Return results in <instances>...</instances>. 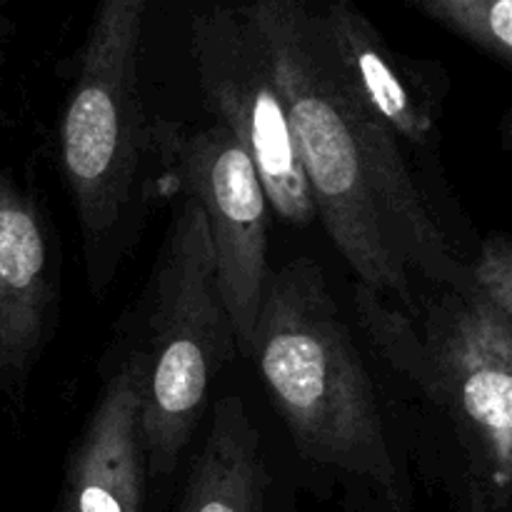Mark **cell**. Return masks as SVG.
<instances>
[{
    "instance_id": "cell-7",
    "label": "cell",
    "mask_w": 512,
    "mask_h": 512,
    "mask_svg": "<svg viewBox=\"0 0 512 512\" xmlns=\"http://www.w3.org/2000/svg\"><path fill=\"white\" fill-rule=\"evenodd\" d=\"M193 55L205 105L250 155L270 210L285 223H313L315 205L295 150L288 105L250 15L238 10L198 15Z\"/></svg>"
},
{
    "instance_id": "cell-4",
    "label": "cell",
    "mask_w": 512,
    "mask_h": 512,
    "mask_svg": "<svg viewBox=\"0 0 512 512\" xmlns=\"http://www.w3.org/2000/svg\"><path fill=\"white\" fill-rule=\"evenodd\" d=\"M150 0H100L60 115L58 150L98 293L120 260L140 203L150 123L140 95V43Z\"/></svg>"
},
{
    "instance_id": "cell-5",
    "label": "cell",
    "mask_w": 512,
    "mask_h": 512,
    "mask_svg": "<svg viewBox=\"0 0 512 512\" xmlns=\"http://www.w3.org/2000/svg\"><path fill=\"white\" fill-rule=\"evenodd\" d=\"M143 425L150 478L173 475L208 405L215 378L235 353L203 210L185 195L170 223L148 285Z\"/></svg>"
},
{
    "instance_id": "cell-2",
    "label": "cell",
    "mask_w": 512,
    "mask_h": 512,
    "mask_svg": "<svg viewBox=\"0 0 512 512\" xmlns=\"http://www.w3.org/2000/svg\"><path fill=\"white\" fill-rule=\"evenodd\" d=\"M248 355L308 463L363 485L373 498L408 495L378 390L315 260L270 270Z\"/></svg>"
},
{
    "instance_id": "cell-3",
    "label": "cell",
    "mask_w": 512,
    "mask_h": 512,
    "mask_svg": "<svg viewBox=\"0 0 512 512\" xmlns=\"http://www.w3.org/2000/svg\"><path fill=\"white\" fill-rule=\"evenodd\" d=\"M355 310L375 350L453 428L460 453L455 512H510L512 313L470 288H443L415 323L360 283Z\"/></svg>"
},
{
    "instance_id": "cell-13",
    "label": "cell",
    "mask_w": 512,
    "mask_h": 512,
    "mask_svg": "<svg viewBox=\"0 0 512 512\" xmlns=\"http://www.w3.org/2000/svg\"><path fill=\"white\" fill-rule=\"evenodd\" d=\"M470 290L503 313H512V248L503 233L483 240L478 258L468 263Z\"/></svg>"
},
{
    "instance_id": "cell-8",
    "label": "cell",
    "mask_w": 512,
    "mask_h": 512,
    "mask_svg": "<svg viewBox=\"0 0 512 512\" xmlns=\"http://www.w3.org/2000/svg\"><path fill=\"white\" fill-rule=\"evenodd\" d=\"M140 398L143 363L133 348L105 378L65 465L55 512H145L150 470Z\"/></svg>"
},
{
    "instance_id": "cell-9",
    "label": "cell",
    "mask_w": 512,
    "mask_h": 512,
    "mask_svg": "<svg viewBox=\"0 0 512 512\" xmlns=\"http://www.w3.org/2000/svg\"><path fill=\"white\" fill-rule=\"evenodd\" d=\"M58 263L35 200L0 168V385L28 380L50 333Z\"/></svg>"
},
{
    "instance_id": "cell-14",
    "label": "cell",
    "mask_w": 512,
    "mask_h": 512,
    "mask_svg": "<svg viewBox=\"0 0 512 512\" xmlns=\"http://www.w3.org/2000/svg\"><path fill=\"white\" fill-rule=\"evenodd\" d=\"M363 512H413V505H410V495H400V498H373Z\"/></svg>"
},
{
    "instance_id": "cell-11",
    "label": "cell",
    "mask_w": 512,
    "mask_h": 512,
    "mask_svg": "<svg viewBox=\"0 0 512 512\" xmlns=\"http://www.w3.org/2000/svg\"><path fill=\"white\" fill-rule=\"evenodd\" d=\"M175 512H280L260 433L240 395L213 405Z\"/></svg>"
},
{
    "instance_id": "cell-6",
    "label": "cell",
    "mask_w": 512,
    "mask_h": 512,
    "mask_svg": "<svg viewBox=\"0 0 512 512\" xmlns=\"http://www.w3.org/2000/svg\"><path fill=\"white\" fill-rule=\"evenodd\" d=\"M150 150L158 155L165 175L203 210L235 345L248 353L270 275V203L258 170L235 135L220 123L188 128L155 120L150 125Z\"/></svg>"
},
{
    "instance_id": "cell-12",
    "label": "cell",
    "mask_w": 512,
    "mask_h": 512,
    "mask_svg": "<svg viewBox=\"0 0 512 512\" xmlns=\"http://www.w3.org/2000/svg\"><path fill=\"white\" fill-rule=\"evenodd\" d=\"M425 15L498 63L512 60V0H413Z\"/></svg>"
},
{
    "instance_id": "cell-10",
    "label": "cell",
    "mask_w": 512,
    "mask_h": 512,
    "mask_svg": "<svg viewBox=\"0 0 512 512\" xmlns=\"http://www.w3.org/2000/svg\"><path fill=\"white\" fill-rule=\"evenodd\" d=\"M335 75L350 98L383 123L400 145H433V95L405 75L378 30L350 0H330L318 13Z\"/></svg>"
},
{
    "instance_id": "cell-1",
    "label": "cell",
    "mask_w": 512,
    "mask_h": 512,
    "mask_svg": "<svg viewBox=\"0 0 512 512\" xmlns=\"http://www.w3.org/2000/svg\"><path fill=\"white\" fill-rule=\"evenodd\" d=\"M248 15L288 105L315 218L358 283L405 308L413 275L468 290V263L425 205L400 140L340 85L318 13L305 0H255Z\"/></svg>"
}]
</instances>
